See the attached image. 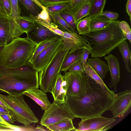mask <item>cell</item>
Segmentation results:
<instances>
[{
  "mask_svg": "<svg viewBox=\"0 0 131 131\" xmlns=\"http://www.w3.org/2000/svg\"><path fill=\"white\" fill-rule=\"evenodd\" d=\"M90 84L80 97L66 96L64 103L74 118L82 119L101 115L107 110L114 100L91 78Z\"/></svg>",
  "mask_w": 131,
  "mask_h": 131,
  "instance_id": "obj_1",
  "label": "cell"
},
{
  "mask_svg": "<svg viewBox=\"0 0 131 131\" xmlns=\"http://www.w3.org/2000/svg\"><path fill=\"white\" fill-rule=\"evenodd\" d=\"M39 86L38 72L30 62L13 68L0 64V92L18 96Z\"/></svg>",
  "mask_w": 131,
  "mask_h": 131,
  "instance_id": "obj_2",
  "label": "cell"
},
{
  "mask_svg": "<svg viewBox=\"0 0 131 131\" xmlns=\"http://www.w3.org/2000/svg\"><path fill=\"white\" fill-rule=\"evenodd\" d=\"M119 21L116 20L104 29L81 35L91 48L92 58L105 56L127 39L117 24Z\"/></svg>",
  "mask_w": 131,
  "mask_h": 131,
  "instance_id": "obj_3",
  "label": "cell"
},
{
  "mask_svg": "<svg viewBox=\"0 0 131 131\" xmlns=\"http://www.w3.org/2000/svg\"><path fill=\"white\" fill-rule=\"evenodd\" d=\"M37 44L27 37H18L9 43L0 46V64L9 67H17L29 62Z\"/></svg>",
  "mask_w": 131,
  "mask_h": 131,
  "instance_id": "obj_4",
  "label": "cell"
},
{
  "mask_svg": "<svg viewBox=\"0 0 131 131\" xmlns=\"http://www.w3.org/2000/svg\"><path fill=\"white\" fill-rule=\"evenodd\" d=\"M23 95H5L0 93V99L9 108V112L15 122L25 125L38 123L39 119L25 102Z\"/></svg>",
  "mask_w": 131,
  "mask_h": 131,
  "instance_id": "obj_5",
  "label": "cell"
},
{
  "mask_svg": "<svg viewBox=\"0 0 131 131\" xmlns=\"http://www.w3.org/2000/svg\"><path fill=\"white\" fill-rule=\"evenodd\" d=\"M69 51L60 50L45 69L39 72V86L45 93L50 92L61 71L63 59Z\"/></svg>",
  "mask_w": 131,
  "mask_h": 131,
  "instance_id": "obj_6",
  "label": "cell"
},
{
  "mask_svg": "<svg viewBox=\"0 0 131 131\" xmlns=\"http://www.w3.org/2000/svg\"><path fill=\"white\" fill-rule=\"evenodd\" d=\"M67 85V95L80 97L90 86V78L85 74L67 71L63 75Z\"/></svg>",
  "mask_w": 131,
  "mask_h": 131,
  "instance_id": "obj_7",
  "label": "cell"
},
{
  "mask_svg": "<svg viewBox=\"0 0 131 131\" xmlns=\"http://www.w3.org/2000/svg\"><path fill=\"white\" fill-rule=\"evenodd\" d=\"M74 117L64 103H59L54 101L45 112L40 124L46 127L66 118L73 119Z\"/></svg>",
  "mask_w": 131,
  "mask_h": 131,
  "instance_id": "obj_8",
  "label": "cell"
},
{
  "mask_svg": "<svg viewBox=\"0 0 131 131\" xmlns=\"http://www.w3.org/2000/svg\"><path fill=\"white\" fill-rule=\"evenodd\" d=\"M24 33L13 19L0 14V46L9 43Z\"/></svg>",
  "mask_w": 131,
  "mask_h": 131,
  "instance_id": "obj_9",
  "label": "cell"
},
{
  "mask_svg": "<svg viewBox=\"0 0 131 131\" xmlns=\"http://www.w3.org/2000/svg\"><path fill=\"white\" fill-rule=\"evenodd\" d=\"M131 105V90L127 89L115 94L114 100L107 110L115 118L123 117L127 113Z\"/></svg>",
  "mask_w": 131,
  "mask_h": 131,
  "instance_id": "obj_10",
  "label": "cell"
},
{
  "mask_svg": "<svg viewBox=\"0 0 131 131\" xmlns=\"http://www.w3.org/2000/svg\"><path fill=\"white\" fill-rule=\"evenodd\" d=\"M62 39L42 51L35 59L32 64L38 73L43 70L51 61L57 53L62 49Z\"/></svg>",
  "mask_w": 131,
  "mask_h": 131,
  "instance_id": "obj_11",
  "label": "cell"
},
{
  "mask_svg": "<svg viewBox=\"0 0 131 131\" xmlns=\"http://www.w3.org/2000/svg\"><path fill=\"white\" fill-rule=\"evenodd\" d=\"M116 120L113 117L108 118L99 115L81 119L75 131H103L108 126Z\"/></svg>",
  "mask_w": 131,
  "mask_h": 131,
  "instance_id": "obj_12",
  "label": "cell"
},
{
  "mask_svg": "<svg viewBox=\"0 0 131 131\" xmlns=\"http://www.w3.org/2000/svg\"><path fill=\"white\" fill-rule=\"evenodd\" d=\"M63 35L60 36L62 39L63 50H68L71 53L85 48L90 50L91 48L82 36L77 33L63 31Z\"/></svg>",
  "mask_w": 131,
  "mask_h": 131,
  "instance_id": "obj_13",
  "label": "cell"
},
{
  "mask_svg": "<svg viewBox=\"0 0 131 131\" xmlns=\"http://www.w3.org/2000/svg\"><path fill=\"white\" fill-rule=\"evenodd\" d=\"M26 34L27 37L29 40L37 44L46 40L59 36L37 23L33 29Z\"/></svg>",
  "mask_w": 131,
  "mask_h": 131,
  "instance_id": "obj_14",
  "label": "cell"
},
{
  "mask_svg": "<svg viewBox=\"0 0 131 131\" xmlns=\"http://www.w3.org/2000/svg\"><path fill=\"white\" fill-rule=\"evenodd\" d=\"M111 75V81L108 84L110 88H113L115 92L117 90V86L120 79V64L116 57L112 54L105 56Z\"/></svg>",
  "mask_w": 131,
  "mask_h": 131,
  "instance_id": "obj_15",
  "label": "cell"
},
{
  "mask_svg": "<svg viewBox=\"0 0 131 131\" xmlns=\"http://www.w3.org/2000/svg\"><path fill=\"white\" fill-rule=\"evenodd\" d=\"M23 94L29 97L45 111L50 106L51 103L47 94L42 90L34 88L29 89L23 92Z\"/></svg>",
  "mask_w": 131,
  "mask_h": 131,
  "instance_id": "obj_16",
  "label": "cell"
},
{
  "mask_svg": "<svg viewBox=\"0 0 131 131\" xmlns=\"http://www.w3.org/2000/svg\"><path fill=\"white\" fill-rule=\"evenodd\" d=\"M50 92L54 101L59 103H64L65 97L67 95L66 84L64 80L63 75L61 74L60 72Z\"/></svg>",
  "mask_w": 131,
  "mask_h": 131,
  "instance_id": "obj_17",
  "label": "cell"
},
{
  "mask_svg": "<svg viewBox=\"0 0 131 131\" xmlns=\"http://www.w3.org/2000/svg\"><path fill=\"white\" fill-rule=\"evenodd\" d=\"M84 69L85 73L98 84L108 96L114 100L115 94V92L111 90L107 87L103 80L89 64L87 61L84 65Z\"/></svg>",
  "mask_w": 131,
  "mask_h": 131,
  "instance_id": "obj_18",
  "label": "cell"
},
{
  "mask_svg": "<svg viewBox=\"0 0 131 131\" xmlns=\"http://www.w3.org/2000/svg\"><path fill=\"white\" fill-rule=\"evenodd\" d=\"M88 62L103 80L109 70L107 64L98 57L89 58Z\"/></svg>",
  "mask_w": 131,
  "mask_h": 131,
  "instance_id": "obj_19",
  "label": "cell"
},
{
  "mask_svg": "<svg viewBox=\"0 0 131 131\" xmlns=\"http://www.w3.org/2000/svg\"><path fill=\"white\" fill-rule=\"evenodd\" d=\"M116 20H110L101 15L91 17L90 22V31H97L104 29L112 23L115 22Z\"/></svg>",
  "mask_w": 131,
  "mask_h": 131,
  "instance_id": "obj_20",
  "label": "cell"
},
{
  "mask_svg": "<svg viewBox=\"0 0 131 131\" xmlns=\"http://www.w3.org/2000/svg\"><path fill=\"white\" fill-rule=\"evenodd\" d=\"M81 49L71 53L68 52L63 61L60 71L65 73L69 68L75 62L80 60L82 54Z\"/></svg>",
  "mask_w": 131,
  "mask_h": 131,
  "instance_id": "obj_21",
  "label": "cell"
},
{
  "mask_svg": "<svg viewBox=\"0 0 131 131\" xmlns=\"http://www.w3.org/2000/svg\"><path fill=\"white\" fill-rule=\"evenodd\" d=\"M72 119L66 118L46 127L49 130L52 131H75Z\"/></svg>",
  "mask_w": 131,
  "mask_h": 131,
  "instance_id": "obj_22",
  "label": "cell"
},
{
  "mask_svg": "<svg viewBox=\"0 0 131 131\" xmlns=\"http://www.w3.org/2000/svg\"><path fill=\"white\" fill-rule=\"evenodd\" d=\"M61 38L60 36L42 41L37 44V47L29 62L32 64L36 57L43 51L58 41Z\"/></svg>",
  "mask_w": 131,
  "mask_h": 131,
  "instance_id": "obj_23",
  "label": "cell"
},
{
  "mask_svg": "<svg viewBox=\"0 0 131 131\" xmlns=\"http://www.w3.org/2000/svg\"><path fill=\"white\" fill-rule=\"evenodd\" d=\"M123 58L126 69L128 71L131 73L129 67V60L131 59V52L126 40L121 43L117 47Z\"/></svg>",
  "mask_w": 131,
  "mask_h": 131,
  "instance_id": "obj_24",
  "label": "cell"
},
{
  "mask_svg": "<svg viewBox=\"0 0 131 131\" xmlns=\"http://www.w3.org/2000/svg\"><path fill=\"white\" fill-rule=\"evenodd\" d=\"M36 24L30 17L21 16L18 24L20 28L26 34L32 29Z\"/></svg>",
  "mask_w": 131,
  "mask_h": 131,
  "instance_id": "obj_25",
  "label": "cell"
},
{
  "mask_svg": "<svg viewBox=\"0 0 131 131\" xmlns=\"http://www.w3.org/2000/svg\"><path fill=\"white\" fill-rule=\"evenodd\" d=\"M30 17L37 23L44 26L57 35L60 36L63 35V31L58 28L57 25L54 23H47L44 20L38 18L37 16H34L31 14L30 15Z\"/></svg>",
  "mask_w": 131,
  "mask_h": 131,
  "instance_id": "obj_26",
  "label": "cell"
},
{
  "mask_svg": "<svg viewBox=\"0 0 131 131\" xmlns=\"http://www.w3.org/2000/svg\"><path fill=\"white\" fill-rule=\"evenodd\" d=\"M106 2V0H94L88 16L91 17L100 14L103 11Z\"/></svg>",
  "mask_w": 131,
  "mask_h": 131,
  "instance_id": "obj_27",
  "label": "cell"
},
{
  "mask_svg": "<svg viewBox=\"0 0 131 131\" xmlns=\"http://www.w3.org/2000/svg\"><path fill=\"white\" fill-rule=\"evenodd\" d=\"M91 5L90 3H86L80 7L73 13L74 18L77 23L81 19L89 14Z\"/></svg>",
  "mask_w": 131,
  "mask_h": 131,
  "instance_id": "obj_28",
  "label": "cell"
},
{
  "mask_svg": "<svg viewBox=\"0 0 131 131\" xmlns=\"http://www.w3.org/2000/svg\"><path fill=\"white\" fill-rule=\"evenodd\" d=\"M59 13L61 17L70 27L76 30L77 23L74 19L73 13L68 9L62 11Z\"/></svg>",
  "mask_w": 131,
  "mask_h": 131,
  "instance_id": "obj_29",
  "label": "cell"
},
{
  "mask_svg": "<svg viewBox=\"0 0 131 131\" xmlns=\"http://www.w3.org/2000/svg\"><path fill=\"white\" fill-rule=\"evenodd\" d=\"M90 18L88 16L80 19L77 23L76 29L79 35H81L90 31Z\"/></svg>",
  "mask_w": 131,
  "mask_h": 131,
  "instance_id": "obj_30",
  "label": "cell"
},
{
  "mask_svg": "<svg viewBox=\"0 0 131 131\" xmlns=\"http://www.w3.org/2000/svg\"><path fill=\"white\" fill-rule=\"evenodd\" d=\"M28 10L31 15L37 16L41 10L39 6L31 0H18Z\"/></svg>",
  "mask_w": 131,
  "mask_h": 131,
  "instance_id": "obj_31",
  "label": "cell"
},
{
  "mask_svg": "<svg viewBox=\"0 0 131 131\" xmlns=\"http://www.w3.org/2000/svg\"><path fill=\"white\" fill-rule=\"evenodd\" d=\"M49 14L50 17L53 19L55 22L57 23L60 26V27L63 30L78 33L77 31L72 28L60 16L59 13Z\"/></svg>",
  "mask_w": 131,
  "mask_h": 131,
  "instance_id": "obj_32",
  "label": "cell"
},
{
  "mask_svg": "<svg viewBox=\"0 0 131 131\" xmlns=\"http://www.w3.org/2000/svg\"><path fill=\"white\" fill-rule=\"evenodd\" d=\"M10 0L12 9L10 17L18 24L19 21L21 16L20 15L21 10L18 5V0Z\"/></svg>",
  "mask_w": 131,
  "mask_h": 131,
  "instance_id": "obj_33",
  "label": "cell"
},
{
  "mask_svg": "<svg viewBox=\"0 0 131 131\" xmlns=\"http://www.w3.org/2000/svg\"><path fill=\"white\" fill-rule=\"evenodd\" d=\"M48 13L51 14L59 13L63 10L68 9L69 3L54 4L45 7Z\"/></svg>",
  "mask_w": 131,
  "mask_h": 131,
  "instance_id": "obj_34",
  "label": "cell"
},
{
  "mask_svg": "<svg viewBox=\"0 0 131 131\" xmlns=\"http://www.w3.org/2000/svg\"><path fill=\"white\" fill-rule=\"evenodd\" d=\"M94 0H71L69 3L68 9L73 13L79 8L84 4L90 3L92 5Z\"/></svg>",
  "mask_w": 131,
  "mask_h": 131,
  "instance_id": "obj_35",
  "label": "cell"
},
{
  "mask_svg": "<svg viewBox=\"0 0 131 131\" xmlns=\"http://www.w3.org/2000/svg\"><path fill=\"white\" fill-rule=\"evenodd\" d=\"M117 24L121 30L124 36L131 43V31L130 28L128 23L124 21H119Z\"/></svg>",
  "mask_w": 131,
  "mask_h": 131,
  "instance_id": "obj_36",
  "label": "cell"
},
{
  "mask_svg": "<svg viewBox=\"0 0 131 131\" xmlns=\"http://www.w3.org/2000/svg\"><path fill=\"white\" fill-rule=\"evenodd\" d=\"M0 7L2 13L10 17L12 11L10 0H0Z\"/></svg>",
  "mask_w": 131,
  "mask_h": 131,
  "instance_id": "obj_37",
  "label": "cell"
},
{
  "mask_svg": "<svg viewBox=\"0 0 131 131\" xmlns=\"http://www.w3.org/2000/svg\"><path fill=\"white\" fill-rule=\"evenodd\" d=\"M67 71L78 72L85 74L84 67L82 65L80 60L73 64L69 68Z\"/></svg>",
  "mask_w": 131,
  "mask_h": 131,
  "instance_id": "obj_38",
  "label": "cell"
},
{
  "mask_svg": "<svg viewBox=\"0 0 131 131\" xmlns=\"http://www.w3.org/2000/svg\"><path fill=\"white\" fill-rule=\"evenodd\" d=\"M71 0H39L41 4L44 7L53 4L69 3Z\"/></svg>",
  "mask_w": 131,
  "mask_h": 131,
  "instance_id": "obj_39",
  "label": "cell"
},
{
  "mask_svg": "<svg viewBox=\"0 0 131 131\" xmlns=\"http://www.w3.org/2000/svg\"><path fill=\"white\" fill-rule=\"evenodd\" d=\"M99 15L103 16L112 21L116 20L119 17V15L117 13L108 10L103 11Z\"/></svg>",
  "mask_w": 131,
  "mask_h": 131,
  "instance_id": "obj_40",
  "label": "cell"
},
{
  "mask_svg": "<svg viewBox=\"0 0 131 131\" xmlns=\"http://www.w3.org/2000/svg\"><path fill=\"white\" fill-rule=\"evenodd\" d=\"M37 16L38 18L44 20L47 23H52L51 22V18L46 8L42 9Z\"/></svg>",
  "mask_w": 131,
  "mask_h": 131,
  "instance_id": "obj_41",
  "label": "cell"
},
{
  "mask_svg": "<svg viewBox=\"0 0 131 131\" xmlns=\"http://www.w3.org/2000/svg\"><path fill=\"white\" fill-rule=\"evenodd\" d=\"M81 50L82 53L80 61L84 67L85 63L87 62L89 55L90 54V50L85 48L82 49Z\"/></svg>",
  "mask_w": 131,
  "mask_h": 131,
  "instance_id": "obj_42",
  "label": "cell"
},
{
  "mask_svg": "<svg viewBox=\"0 0 131 131\" xmlns=\"http://www.w3.org/2000/svg\"><path fill=\"white\" fill-rule=\"evenodd\" d=\"M0 115L5 121L9 124H12L15 122L14 117L10 115L0 114Z\"/></svg>",
  "mask_w": 131,
  "mask_h": 131,
  "instance_id": "obj_43",
  "label": "cell"
},
{
  "mask_svg": "<svg viewBox=\"0 0 131 131\" xmlns=\"http://www.w3.org/2000/svg\"><path fill=\"white\" fill-rule=\"evenodd\" d=\"M126 11L131 20V0H127L126 6Z\"/></svg>",
  "mask_w": 131,
  "mask_h": 131,
  "instance_id": "obj_44",
  "label": "cell"
},
{
  "mask_svg": "<svg viewBox=\"0 0 131 131\" xmlns=\"http://www.w3.org/2000/svg\"><path fill=\"white\" fill-rule=\"evenodd\" d=\"M0 114H6L11 115L6 108L0 105Z\"/></svg>",
  "mask_w": 131,
  "mask_h": 131,
  "instance_id": "obj_45",
  "label": "cell"
},
{
  "mask_svg": "<svg viewBox=\"0 0 131 131\" xmlns=\"http://www.w3.org/2000/svg\"><path fill=\"white\" fill-rule=\"evenodd\" d=\"M43 126L41 125L39 126L38 125L35 128L36 131H46L49 130H48L46 129L44 127H43Z\"/></svg>",
  "mask_w": 131,
  "mask_h": 131,
  "instance_id": "obj_46",
  "label": "cell"
},
{
  "mask_svg": "<svg viewBox=\"0 0 131 131\" xmlns=\"http://www.w3.org/2000/svg\"><path fill=\"white\" fill-rule=\"evenodd\" d=\"M36 3L42 9L45 8V7L42 6L39 2V0H31Z\"/></svg>",
  "mask_w": 131,
  "mask_h": 131,
  "instance_id": "obj_47",
  "label": "cell"
},
{
  "mask_svg": "<svg viewBox=\"0 0 131 131\" xmlns=\"http://www.w3.org/2000/svg\"><path fill=\"white\" fill-rule=\"evenodd\" d=\"M0 105L5 108L9 112L10 111L9 108L0 99Z\"/></svg>",
  "mask_w": 131,
  "mask_h": 131,
  "instance_id": "obj_48",
  "label": "cell"
},
{
  "mask_svg": "<svg viewBox=\"0 0 131 131\" xmlns=\"http://www.w3.org/2000/svg\"><path fill=\"white\" fill-rule=\"evenodd\" d=\"M7 122L0 115V126L6 123Z\"/></svg>",
  "mask_w": 131,
  "mask_h": 131,
  "instance_id": "obj_49",
  "label": "cell"
},
{
  "mask_svg": "<svg viewBox=\"0 0 131 131\" xmlns=\"http://www.w3.org/2000/svg\"><path fill=\"white\" fill-rule=\"evenodd\" d=\"M1 13H2V11H1V7H0V14H1Z\"/></svg>",
  "mask_w": 131,
  "mask_h": 131,
  "instance_id": "obj_50",
  "label": "cell"
}]
</instances>
